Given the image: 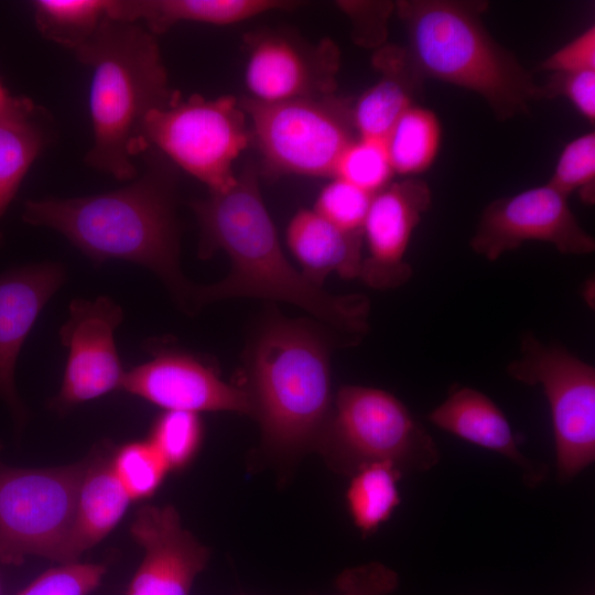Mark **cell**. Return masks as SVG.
I'll return each instance as SVG.
<instances>
[{"label": "cell", "mask_w": 595, "mask_h": 595, "mask_svg": "<svg viewBox=\"0 0 595 595\" xmlns=\"http://www.w3.org/2000/svg\"><path fill=\"white\" fill-rule=\"evenodd\" d=\"M191 207L199 226V258L208 259L221 250L231 266L225 279L195 286L194 307L229 298L269 299L303 309L351 345L368 334L370 302L366 295L331 294L289 262L260 194L255 166L244 169L228 190L209 192Z\"/></svg>", "instance_id": "6da1fadb"}, {"label": "cell", "mask_w": 595, "mask_h": 595, "mask_svg": "<svg viewBox=\"0 0 595 595\" xmlns=\"http://www.w3.org/2000/svg\"><path fill=\"white\" fill-rule=\"evenodd\" d=\"M143 154L144 171L126 186L82 197L29 199L22 218L60 232L96 263L119 259L145 267L191 310L195 286L180 268L175 182L156 151Z\"/></svg>", "instance_id": "7a4b0ae2"}, {"label": "cell", "mask_w": 595, "mask_h": 595, "mask_svg": "<svg viewBox=\"0 0 595 595\" xmlns=\"http://www.w3.org/2000/svg\"><path fill=\"white\" fill-rule=\"evenodd\" d=\"M74 53L91 71L93 144L85 163L132 181L138 175L134 156L148 150L147 117L178 94L170 88L155 35L138 22L107 18Z\"/></svg>", "instance_id": "3957f363"}, {"label": "cell", "mask_w": 595, "mask_h": 595, "mask_svg": "<svg viewBox=\"0 0 595 595\" xmlns=\"http://www.w3.org/2000/svg\"><path fill=\"white\" fill-rule=\"evenodd\" d=\"M329 354V339L305 322L272 318L257 333L246 392L272 454L316 448L333 408Z\"/></svg>", "instance_id": "277c9868"}, {"label": "cell", "mask_w": 595, "mask_h": 595, "mask_svg": "<svg viewBox=\"0 0 595 595\" xmlns=\"http://www.w3.org/2000/svg\"><path fill=\"white\" fill-rule=\"evenodd\" d=\"M486 3L403 0L394 4L413 63L423 77L463 87L484 98L499 120L528 112L540 86L517 57L487 32Z\"/></svg>", "instance_id": "5b68a950"}, {"label": "cell", "mask_w": 595, "mask_h": 595, "mask_svg": "<svg viewBox=\"0 0 595 595\" xmlns=\"http://www.w3.org/2000/svg\"><path fill=\"white\" fill-rule=\"evenodd\" d=\"M316 450L332 469L348 476L381 462L403 473H422L441 457L431 434L404 403L388 391L366 386L338 390Z\"/></svg>", "instance_id": "8992f818"}, {"label": "cell", "mask_w": 595, "mask_h": 595, "mask_svg": "<svg viewBox=\"0 0 595 595\" xmlns=\"http://www.w3.org/2000/svg\"><path fill=\"white\" fill-rule=\"evenodd\" d=\"M240 102L226 95L214 99L177 94L147 117L143 138L209 192H224L236 181L232 164L252 138Z\"/></svg>", "instance_id": "52a82bcc"}, {"label": "cell", "mask_w": 595, "mask_h": 595, "mask_svg": "<svg viewBox=\"0 0 595 595\" xmlns=\"http://www.w3.org/2000/svg\"><path fill=\"white\" fill-rule=\"evenodd\" d=\"M87 459L69 466L18 468L0 463V561L29 555L68 563L79 485Z\"/></svg>", "instance_id": "ba28073f"}, {"label": "cell", "mask_w": 595, "mask_h": 595, "mask_svg": "<svg viewBox=\"0 0 595 595\" xmlns=\"http://www.w3.org/2000/svg\"><path fill=\"white\" fill-rule=\"evenodd\" d=\"M240 106L269 174L333 176L348 144L357 138L351 105L333 96Z\"/></svg>", "instance_id": "9c48e42d"}, {"label": "cell", "mask_w": 595, "mask_h": 595, "mask_svg": "<svg viewBox=\"0 0 595 595\" xmlns=\"http://www.w3.org/2000/svg\"><path fill=\"white\" fill-rule=\"evenodd\" d=\"M513 380L541 386L549 402L556 473L566 483L595 461V368L533 332L520 336L519 356L507 366Z\"/></svg>", "instance_id": "30bf717a"}, {"label": "cell", "mask_w": 595, "mask_h": 595, "mask_svg": "<svg viewBox=\"0 0 595 595\" xmlns=\"http://www.w3.org/2000/svg\"><path fill=\"white\" fill-rule=\"evenodd\" d=\"M538 240L560 253L594 252L595 239L578 223L567 197L549 184L493 201L483 210L469 240L473 251L488 261Z\"/></svg>", "instance_id": "8fae6325"}, {"label": "cell", "mask_w": 595, "mask_h": 595, "mask_svg": "<svg viewBox=\"0 0 595 595\" xmlns=\"http://www.w3.org/2000/svg\"><path fill=\"white\" fill-rule=\"evenodd\" d=\"M247 98L274 104L333 96L340 65L331 39L316 44L282 30H259L245 36Z\"/></svg>", "instance_id": "7c38bea8"}, {"label": "cell", "mask_w": 595, "mask_h": 595, "mask_svg": "<svg viewBox=\"0 0 595 595\" xmlns=\"http://www.w3.org/2000/svg\"><path fill=\"white\" fill-rule=\"evenodd\" d=\"M122 320L121 307L107 296L72 301L69 317L60 331L68 355L54 401L57 407H73L122 389L126 371L113 337Z\"/></svg>", "instance_id": "4fadbf2b"}, {"label": "cell", "mask_w": 595, "mask_h": 595, "mask_svg": "<svg viewBox=\"0 0 595 595\" xmlns=\"http://www.w3.org/2000/svg\"><path fill=\"white\" fill-rule=\"evenodd\" d=\"M431 204L430 186L412 177L390 182L372 196L363 229L368 252L358 279L375 290L397 289L411 279L407 249Z\"/></svg>", "instance_id": "5bb4252c"}, {"label": "cell", "mask_w": 595, "mask_h": 595, "mask_svg": "<svg viewBox=\"0 0 595 595\" xmlns=\"http://www.w3.org/2000/svg\"><path fill=\"white\" fill-rule=\"evenodd\" d=\"M122 389L165 411H224L251 414L246 390L225 382L198 358L178 350H160L126 372Z\"/></svg>", "instance_id": "9a60e30c"}, {"label": "cell", "mask_w": 595, "mask_h": 595, "mask_svg": "<svg viewBox=\"0 0 595 595\" xmlns=\"http://www.w3.org/2000/svg\"><path fill=\"white\" fill-rule=\"evenodd\" d=\"M130 532L144 551L127 595H190L209 551L185 530L173 506H143Z\"/></svg>", "instance_id": "2e32d148"}, {"label": "cell", "mask_w": 595, "mask_h": 595, "mask_svg": "<svg viewBox=\"0 0 595 595\" xmlns=\"http://www.w3.org/2000/svg\"><path fill=\"white\" fill-rule=\"evenodd\" d=\"M57 262L20 266L0 273V398L24 418L14 381L21 348L43 307L65 280Z\"/></svg>", "instance_id": "e0dca14e"}, {"label": "cell", "mask_w": 595, "mask_h": 595, "mask_svg": "<svg viewBox=\"0 0 595 595\" xmlns=\"http://www.w3.org/2000/svg\"><path fill=\"white\" fill-rule=\"evenodd\" d=\"M428 419L445 432L508 458L521 470L529 487H537L548 476L545 465L537 464L520 451L510 423L499 407L474 388H456L429 413Z\"/></svg>", "instance_id": "ac0fdd59"}, {"label": "cell", "mask_w": 595, "mask_h": 595, "mask_svg": "<svg viewBox=\"0 0 595 595\" xmlns=\"http://www.w3.org/2000/svg\"><path fill=\"white\" fill-rule=\"evenodd\" d=\"M381 78L351 105L357 137L385 141L399 118L413 105L423 76L407 48L386 46L374 57Z\"/></svg>", "instance_id": "d6986e66"}, {"label": "cell", "mask_w": 595, "mask_h": 595, "mask_svg": "<svg viewBox=\"0 0 595 595\" xmlns=\"http://www.w3.org/2000/svg\"><path fill=\"white\" fill-rule=\"evenodd\" d=\"M288 246L302 267V274L315 285L336 273L344 279L360 274L363 234H351L334 226L316 212L299 210L286 229Z\"/></svg>", "instance_id": "ffe728a7"}, {"label": "cell", "mask_w": 595, "mask_h": 595, "mask_svg": "<svg viewBox=\"0 0 595 595\" xmlns=\"http://www.w3.org/2000/svg\"><path fill=\"white\" fill-rule=\"evenodd\" d=\"M295 6L296 2L282 0H110L109 18L142 21L156 35L178 22L227 25Z\"/></svg>", "instance_id": "44dd1931"}, {"label": "cell", "mask_w": 595, "mask_h": 595, "mask_svg": "<svg viewBox=\"0 0 595 595\" xmlns=\"http://www.w3.org/2000/svg\"><path fill=\"white\" fill-rule=\"evenodd\" d=\"M131 498L117 478L110 459L88 458L75 508L68 542V563L97 544L119 523Z\"/></svg>", "instance_id": "7402d4cb"}, {"label": "cell", "mask_w": 595, "mask_h": 595, "mask_svg": "<svg viewBox=\"0 0 595 595\" xmlns=\"http://www.w3.org/2000/svg\"><path fill=\"white\" fill-rule=\"evenodd\" d=\"M51 139L48 116L35 105L0 118V220L28 171ZM1 241L0 231V245Z\"/></svg>", "instance_id": "603a6c76"}, {"label": "cell", "mask_w": 595, "mask_h": 595, "mask_svg": "<svg viewBox=\"0 0 595 595\" xmlns=\"http://www.w3.org/2000/svg\"><path fill=\"white\" fill-rule=\"evenodd\" d=\"M403 472L391 463L366 465L350 477L346 505L355 527L369 536L392 516L401 502L399 482Z\"/></svg>", "instance_id": "cb8c5ba5"}, {"label": "cell", "mask_w": 595, "mask_h": 595, "mask_svg": "<svg viewBox=\"0 0 595 595\" xmlns=\"http://www.w3.org/2000/svg\"><path fill=\"white\" fill-rule=\"evenodd\" d=\"M441 139L442 129L435 113L422 107H410L385 139L393 172L411 176L428 170L439 153Z\"/></svg>", "instance_id": "d4e9b609"}, {"label": "cell", "mask_w": 595, "mask_h": 595, "mask_svg": "<svg viewBox=\"0 0 595 595\" xmlns=\"http://www.w3.org/2000/svg\"><path fill=\"white\" fill-rule=\"evenodd\" d=\"M110 0H36L32 2L39 32L75 52L109 18Z\"/></svg>", "instance_id": "484cf974"}, {"label": "cell", "mask_w": 595, "mask_h": 595, "mask_svg": "<svg viewBox=\"0 0 595 595\" xmlns=\"http://www.w3.org/2000/svg\"><path fill=\"white\" fill-rule=\"evenodd\" d=\"M202 437L203 426L197 413L170 410L155 421L149 442L169 470H177L195 457Z\"/></svg>", "instance_id": "4316f807"}, {"label": "cell", "mask_w": 595, "mask_h": 595, "mask_svg": "<svg viewBox=\"0 0 595 595\" xmlns=\"http://www.w3.org/2000/svg\"><path fill=\"white\" fill-rule=\"evenodd\" d=\"M393 173L385 141L357 137L339 158L334 177L375 195L390 183Z\"/></svg>", "instance_id": "83f0119b"}, {"label": "cell", "mask_w": 595, "mask_h": 595, "mask_svg": "<svg viewBox=\"0 0 595 595\" xmlns=\"http://www.w3.org/2000/svg\"><path fill=\"white\" fill-rule=\"evenodd\" d=\"M110 462L131 500L153 495L169 472L164 461L149 441L131 442L119 447Z\"/></svg>", "instance_id": "f1b7e54d"}, {"label": "cell", "mask_w": 595, "mask_h": 595, "mask_svg": "<svg viewBox=\"0 0 595 595\" xmlns=\"http://www.w3.org/2000/svg\"><path fill=\"white\" fill-rule=\"evenodd\" d=\"M564 196L575 191L591 205L595 198V133L587 132L569 142L561 152L548 183Z\"/></svg>", "instance_id": "f546056e"}, {"label": "cell", "mask_w": 595, "mask_h": 595, "mask_svg": "<svg viewBox=\"0 0 595 595\" xmlns=\"http://www.w3.org/2000/svg\"><path fill=\"white\" fill-rule=\"evenodd\" d=\"M372 196L342 178L334 177L321 191L313 210L344 231L363 234Z\"/></svg>", "instance_id": "4dcf8cb0"}, {"label": "cell", "mask_w": 595, "mask_h": 595, "mask_svg": "<svg viewBox=\"0 0 595 595\" xmlns=\"http://www.w3.org/2000/svg\"><path fill=\"white\" fill-rule=\"evenodd\" d=\"M105 571L100 564H62L44 572L19 595H88L99 585Z\"/></svg>", "instance_id": "1f68e13d"}, {"label": "cell", "mask_w": 595, "mask_h": 595, "mask_svg": "<svg viewBox=\"0 0 595 595\" xmlns=\"http://www.w3.org/2000/svg\"><path fill=\"white\" fill-rule=\"evenodd\" d=\"M338 7L348 15L353 39L365 47H376L387 36L388 19L394 9L389 1H339Z\"/></svg>", "instance_id": "d6a6232c"}, {"label": "cell", "mask_w": 595, "mask_h": 595, "mask_svg": "<svg viewBox=\"0 0 595 595\" xmlns=\"http://www.w3.org/2000/svg\"><path fill=\"white\" fill-rule=\"evenodd\" d=\"M541 99L564 96L589 122L595 119V71L552 73L549 82L540 86Z\"/></svg>", "instance_id": "836d02e7"}, {"label": "cell", "mask_w": 595, "mask_h": 595, "mask_svg": "<svg viewBox=\"0 0 595 595\" xmlns=\"http://www.w3.org/2000/svg\"><path fill=\"white\" fill-rule=\"evenodd\" d=\"M540 69L551 73L595 71L594 25L547 57Z\"/></svg>", "instance_id": "e575fe53"}, {"label": "cell", "mask_w": 595, "mask_h": 595, "mask_svg": "<svg viewBox=\"0 0 595 595\" xmlns=\"http://www.w3.org/2000/svg\"><path fill=\"white\" fill-rule=\"evenodd\" d=\"M343 595H387L397 585V575L380 564L365 565L343 574Z\"/></svg>", "instance_id": "d590c367"}, {"label": "cell", "mask_w": 595, "mask_h": 595, "mask_svg": "<svg viewBox=\"0 0 595 595\" xmlns=\"http://www.w3.org/2000/svg\"><path fill=\"white\" fill-rule=\"evenodd\" d=\"M33 105V101L28 98L10 94L0 79V118L22 112Z\"/></svg>", "instance_id": "8d00e7d4"}]
</instances>
